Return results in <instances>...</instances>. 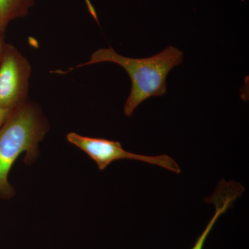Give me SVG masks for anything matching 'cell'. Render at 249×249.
<instances>
[{
  "mask_svg": "<svg viewBox=\"0 0 249 249\" xmlns=\"http://www.w3.org/2000/svg\"><path fill=\"white\" fill-rule=\"evenodd\" d=\"M183 58V52L173 46L153 56L145 58L123 56L109 47L98 49L93 52L89 61L69 71L105 62H113L122 67L128 73L132 82L130 93L124 106V114L129 117L145 100L163 96L167 93V76L174 67L182 62Z\"/></svg>",
  "mask_w": 249,
  "mask_h": 249,
  "instance_id": "1",
  "label": "cell"
},
{
  "mask_svg": "<svg viewBox=\"0 0 249 249\" xmlns=\"http://www.w3.org/2000/svg\"><path fill=\"white\" fill-rule=\"evenodd\" d=\"M49 130V124L40 107L24 101L14 108L0 128V199L14 196L8 177L21 154L26 152L24 162L33 163L38 155V143Z\"/></svg>",
  "mask_w": 249,
  "mask_h": 249,
  "instance_id": "2",
  "label": "cell"
},
{
  "mask_svg": "<svg viewBox=\"0 0 249 249\" xmlns=\"http://www.w3.org/2000/svg\"><path fill=\"white\" fill-rule=\"evenodd\" d=\"M69 142L85 152L97 164L99 170L107 168L112 162L121 160H133L158 165L173 173H181L179 165L168 155L146 156L132 153L123 148L120 142L104 139L83 137L71 132L67 135Z\"/></svg>",
  "mask_w": 249,
  "mask_h": 249,
  "instance_id": "3",
  "label": "cell"
},
{
  "mask_svg": "<svg viewBox=\"0 0 249 249\" xmlns=\"http://www.w3.org/2000/svg\"><path fill=\"white\" fill-rule=\"evenodd\" d=\"M31 66L14 46L6 44L0 61V107L14 109L27 100Z\"/></svg>",
  "mask_w": 249,
  "mask_h": 249,
  "instance_id": "4",
  "label": "cell"
},
{
  "mask_svg": "<svg viewBox=\"0 0 249 249\" xmlns=\"http://www.w3.org/2000/svg\"><path fill=\"white\" fill-rule=\"evenodd\" d=\"M244 192V188L241 185L235 182H226L223 181L219 183L217 189L211 198L213 203L215 205L216 211L213 217L210 220L205 228L204 231L199 235L196 244L191 249H203L205 242L214 224L220 215L227 211L232 203Z\"/></svg>",
  "mask_w": 249,
  "mask_h": 249,
  "instance_id": "5",
  "label": "cell"
},
{
  "mask_svg": "<svg viewBox=\"0 0 249 249\" xmlns=\"http://www.w3.org/2000/svg\"><path fill=\"white\" fill-rule=\"evenodd\" d=\"M35 4V0H0V28L6 31L10 23L24 18Z\"/></svg>",
  "mask_w": 249,
  "mask_h": 249,
  "instance_id": "6",
  "label": "cell"
},
{
  "mask_svg": "<svg viewBox=\"0 0 249 249\" xmlns=\"http://www.w3.org/2000/svg\"><path fill=\"white\" fill-rule=\"evenodd\" d=\"M13 109L0 107V128L4 124Z\"/></svg>",
  "mask_w": 249,
  "mask_h": 249,
  "instance_id": "7",
  "label": "cell"
},
{
  "mask_svg": "<svg viewBox=\"0 0 249 249\" xmlns=\"http://www.w3.org/2000/svg\"><path fill=\"white\" fill-rule=\"evenodd\" d=\"M4 31L0 28V61L4 54L6 43L4 41Z\"/></svg>",
  "mask_w": 249,
  "mask_h": 249,
  "instance_id": "8",
  "label": "cell"
}]
</instances>
